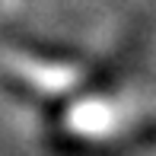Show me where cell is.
Segmentation results:
<instances>
[{
	"label": "cell",
	"instance_id": "obj_1",
	"mask_svg": "<svg viewBox=\"0 0 156 156\" xmlns=\"http://www.w3.org/2000/svg\"><path fill=\"white\" fill-rule=\"evenodd\" d=\"M6 70L26 80L29 86L41 89V93H64V89L76 86L80 70L64 67V64H45V61H32V58H6Z\"/></svg>",
	"mask_w": 156,
	"mask_h": 156
}]
</instances>
